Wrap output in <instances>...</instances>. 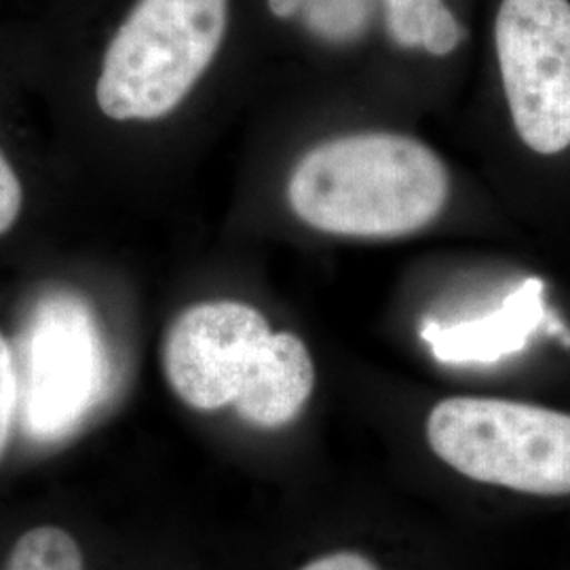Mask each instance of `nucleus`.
<instances>
[{"label": "nucleus", "instance_id": "obj_1", "mask_svg": "<svg viewBox=\"0 0 570 570\" xmlns=\"http://www.w3.org/2000/svg\"><path fill=\"white\" fill-rule=\"evenodd\" d=\"M449 193V169L428 144L387 131L317 144L287 183V202L305 225L362 239L425 228L442 214Z\"/></svg>", "mask_w": 570, "mask_h": 570}, {"label": "nucleus", "instance_id": "obj_2", "mask_svg": "<svg viewBox=\"0 0 570 570\" xmlns=\"http://www.w3.org/2000/svg\"><path fill=\"white\" fill-rule=\"evenodd\" d=\"M228 0H136L104 51L96 104L108 121L176 112L216 60Z\"/></svg>", "mask_w": 570, "mask_h": 570}, {"label": "nucleus", "instance_id": "obj_3", "mask_svg": "<svg viewBox=\"0 0 570 570\" xmlns=\"http://www.w3.org/2000/svg\"><path fill=\"white\" fill-rule=\"evenodd\" d=\"M431 450L475 482L570 494V414L497 397H449L428 419Z\"/></svg>", "mask_w": 570, "mask_h": 570}, {"label": "nucleus", "instance_id": "obj_4", "mask_svg": "<svg viewBox=\"0 0 570 570\" xmlns=\"http://www.w3.org/2000/svg\"><path fill=\"white\" fill-rule=\"evenodd\" d=\"M497 58L520 140L537 155L570 146V2L503 0Z\"/></svg>", "mask_w": 570, "mask_h": 570}, {"label": "nucleus", "instance_id": "obj_5", "mask_svg": "<svg viewBox=\"0 0 570 570\" xmlns=\"http://www.w3.org/2000/svg\"><path fill=\"white\" fill-rule=\"evenodd\" d=\"M271 334L256 306L239 301L188 306L165 334V379L186 406L204 412L235 406Z\"/></svg>", "mask_w": 570, "mask_h": 570}, {"label": "nucleus", "instance_id": "obj_6", "mask_svg": "<svg viewBox=\"0 0 570 570\" xmlns=\"http://www.w3.org/2000/svg\"><path fill=\"white\" fill-rule=\"evenodd\" d=\"M100 343L77 305H47L30 326L20 383L21 425L35 440L70 433L96 404L102 385Z\"/></svg>", "mask_w": 570, "mask_h": 570}, {"label": "nucleus", "instance_id": "obj_7", "mask_svg": "<svg viewBox=\"0 0 570 570\" xmlns=\"http://www.w3.org/2000/svg\"><path fill=\"white\" fill-rule=\"evenodd\" d=\"M539 332H548L570 345L569 330L546 303V284L530 277L487 315L456 324L428 322L421 336L442 364L490 366L522 353Z\"/></svg>", "mask_w": 570, "mask_h": 570}, {"label": "nucleus", "instance_id": "obj_8", "mask_svg": "<svg viewBox=\"0 0 570 570\" xmlns=\"http://www.w3.org/2000/svg\"><path fill=\"white\" fill-rule=\"evenodd\" d=\"M315 387V366L305 343L289 332H273L263 360L235 402L247 425L279 429L305 407Z\"/></svg>", "mask_w": 570, "mask_h": 570}, {"label": "nucleus", "instance_id": "obj_9", "mask_svg": "<svg viewBox=\"0 0 570 570\" xmlns=\"http://www.w3.org/2000/svg\"><path fill=\"white\" fill-rule=\"evenodd\" d=\"M389 35L404 49L449 56L461 42L459 21L444 0H383Z\"/></svg>", "mask_w": 570, "mask_h": 570}, {"label": "nucleus", "instance_id": "obj_10", "mask_svg": "<svg viewBox=\"0 0 570 570\" xmlns=\"http://www.w3.org/2000/svg\"><path fill=\"white\" fill-rule=\"evenodd\" d=\"M2 570H85V562L70 532L39 527L21 534Z\"/></svg>", "mask_w": 570, "mask_h": 570}, {"label": "nucleus", "instance_id": "obj_11", "mask_svg": "<svg viewBox=\"0 0 570 570\" xmlns=\"http://www.w3.org/2000/svg\"><path fill=\"white\" fill-rule=\"evenodd\" d=\"M376 0H305L301 11L311 35L326 42H353L370 28Z\"/></svg>", "mask_w": 570, "mask_h": 570}, {"label": "nucleus", "instance_id": "obj_12", "mask_svg": "<svg viewBox=\"0 0 570 570\" xmlns=\"http://www.w3.org/2000/svg\"><path fill=\"white\" fill-rule=\"evenodd\" d=\"M18 406H20L18 366H16L11 345L0 330V459L9 444Z\"/></svg>", "mask_w": 570, "mask_h": 570}, {"label": "nucleus", "instance_id": "obj_13", "mask_svg": "<svg viewBox=\"0 0 570 570\" xmlns=\"http://www.w3.org/2000/svg\"><path fill=\"white\" fill-rule=\"evenodd\" d=\"M26 190L20 174L0 148V239L9 235L23 214Z\"/></svg>", "mask_w": 570, "mask_h": 570}, {"label": "nucleus", "instance_id": "obj_14", "mask_svg": "<svg viewBox=\"0 0 570 570\" xmlns=\"http://www.w3.org/2000/svg\"><path fill=\"white\" fill-rule=\"evenodd\" d=\"M301 570H379L362 553H353V551H338V553H330L324 558L313 560L311 564H306Z\"/></svg>", "mask_w": 570, "mask_h": 570}, {"label": "nucleus", "instance_id": "obj_15", "mask_svg": "<svg viewBox=\"0 0 570 570\" xmlns=\"http://www.w3.org/2000/svg\"><path fill=\"white\" fill-rule=\"evenodd\" d=\"M303 7H305V0H268L271 13L282 20L298 16L303 11Z\"/></svg>", "mask_w": 570, "mask_h": 570}]
</instances>
